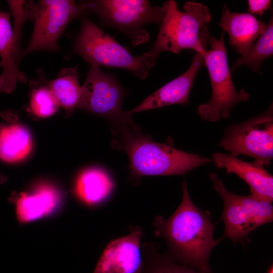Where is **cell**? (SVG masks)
Here are the masks:
<instances>
[{"label":"cell","mask_w":273,"mask_h":273,"mask_svg":"<svg viewBox=\"0 0 273 273\" xmlns=\"http://www.w3.org/2000/svg\"><path fill=\"white\" fill-rule=\"evenodd\" d=\"M272 104L263 113L232 124L224 131L218 146L237 157H252L253 162L268 166L273 158Z\"/></svg>","instance_id":"ba28073f"},{"label":"cell","mask_w":273,"mask_h":273,"mask_svg":"<svg viewBox=\"0 0 273 273\" xmlns=\"http://www.w3.org/2000/svg\"><path fill=\"white\" fill-rule=\"evenodd\" d=\"M266 273H273V267L272 265L270 266L268 269Z\"/></svg>","instance_id":"cb8c5ba5"},{"label":"cell","mask_w":273,"mask_h":273,"mask_svg":"<svg viewBox=\"0 0 273 273\" xmlns=\"http://www.w3.org/2000/svg\"><path fill=\"white\" fill-rule=\"evenodd\" d=\"M224 32L222 30L219 40L210 36L202 52L212 95L208 102L199 105L197 112L202 120L211 122L229 117L236 104L248 100L250 96L245 90L238 92L235 88L228 65Z\"/></svg>","instance_id":"8992f818"},{"label":"cell","mask_w":273,"mask_h":273,"mask_svg":"<svg viewBox=\"0 0 273 273\" xmlns=\"http://www.w3.org/2000/svg\"><path fill=\"white\" fill-rule=\"evenodd\" d=\"M155 243H147L142 247L145 263L144 273H212L193 269L179 263L166 254L159 253Z\"/></svg>","instance_id":"ffe728a7"},{"label":"cell","mask_w":273,"mask_h":273,"mask_svg":"<svg viewBox=\"0 0 273 273\" xmlns=\"http://www.w3.org/2000/svg\"><path fill=\"white\" fill-rule=\"evenodd\" d=\"M33 31L22 56L36 51H58V41L68 24L84 15L81 1H39Z\"/></svg>","instance_id":"9c48e42d"},{"label":"cell","mask_w":273,"mask_h":273,"mask_svg":"<svg viewBox=\"0 0 273 273\" xmlns=\"http://www.w3.org/2000/svg\"><path fill=\"white\" fill-rule=\"evenodd\" d=\"M30 106L35 115L42 118L53 115L60 107L49 87L46 86L39 87L33 91Z\"/></svg>","instance_id":"7402d4cb"},{"label":"cell","mask_w":273,"mask_h":273,"mask_svg":"<svg viewBox=\"0 0 273 273\" xmlns=\"http://www.w3.org/2000/svg\"><path fill=\"white\" fill-rule=\"evenodd\" d=\"M59 196L51 186H42L33 193H22L16 204V212L20 222L26 223L50 214L57 206Z\"/></svg>","instance_id":"2e32d148"},{"label":"cell","mask_w":273,"mask_h":273,"mask_svg":"<svg viewBox=\"0 0 273 273\" xmlns=\"http://www.w3.org/2000/svg\"><path fill=\"white\" fill-rule=\"evenodd\" d=\"M85 14H94L104 26L119 30L131 39L133 46L146 43L149 35L144 27L160 25L168 1L161 6H152L146 0H95L82 1Z\"/></svg>","instance_id":"5b68a950"},{"label":"cell","mask_w":273,"mask_h":273,"mask_svg":"<svg viewBox=\"0 0 273 273\" xmlns=\"http://www.w3.org/2000/svg\"><path fill=\"white\" fill-rule=\"evenodd\" d=\"M73 52L90 66L124 69L141 79L148 76L157 58L150 52L133 56L113 37L86 18L81 20Z\"/></svg>","instance_id":"277c9868"},{"label":"cell","mask_w":273,"mask_h":273,"mask_svg":"<svg viewBox=\"0 0 273 273\" xmlns=\"http://www.w3.org/2000/svg\"><path fill=\"white\" fill-rule=\"evenodd\" d=\"M32 140L28 131L18 124L0 126V159L7 163L21 160L29 153Z\"/></svg>","instance_id":"d6986e66"},{"label":"cell","mask_w":273,"mask_h":273,"mask_svg":"<svg viewBox=\"0 0 273 273\" xmlns=\"http://www.w3.org/2000/svg\"><path fill=\"white\" fill-rule=\"evenodd\" d=\"M115 145L127 154L130 176L184 175L212 162L211 158L188 153L154 141L131 118L113 125Z\"/></svg>","instance_id":"7a4b0ae2"},{"label":"cell","mask_w":273,"mask_h":273,"mask_svg":"<svg viewBox=\"0 0 273 273\" xmlns=\"http://www.w3.org/2000/svg\"><path fill=\"white\" fill-rule=\"evenodd\" d=\"M109 175L100 168L83 170L78 176L75 192L78 198L88 205L99 203L107 198L114 188Z\"/></svg>","instance_id":"ac0fdd59"},{"label":"cell","mask_w":273,"mask_h":273,"mask_svg":"<svg viewBox=\"0 0 273 273\" xmlns=\"http://www.w3.org/2000/svg\"><path fill=\"white\" fill-rule=\"evenodd\" d=\"M209 177L223 202L220 217L224 224L223 238L236 243L256 228L272 221L271 202L251 194L244 196L231 192L216 173L210 172Z\"/></svg>","instance_id":"52a82bcc"},{"label":"cell","mask_w":273,"mask_h":273,"mask_svg":"<svg viewBox=\"0 0 273 273\" xmlns=\"http://www.w3.org/2000/svg\"><path fill=\"white\" fill-rule=\"evenodd\" d=\"M2 111L0 110V116L2 115Z\"/></svg>","instance_id":"d4e9b609"},{"label":"cell","mask_w":273,"mask_h":273,"mask_svg":"<svg viewBox=\"0 0 273 273\" xmlns=\"http://www.w3.org/2000/svg\"><path fill=\"white\" fill-rule=\"evenodd\" d=\"M248 11L249 13L261 16L270 7L271 1L269 0H249Z\"/></svg>","instance_id":"603a6c76"},{"label":"cell","mask_w":273,"mask_h":273,"mask_svg":"<svg viewBox=\"0 0 273 273\" xmlns=\"http://www.w3.org/2000/svg\"><path fill=\"white\" fill-rule=\"evenodd\" d=\"M273 19L270 18L264 32L258 38L248 53L241 56L234 63L231 71H234L243 65H248L257 71L263 61L272 55Z\"/></svg>","instance_id":"44dd1931"},{"label":"cell","mask_w":273,"mask_h":273,"mask_svg":"<svg viewBox=\"0 0 273 273\" xmlns=\"http://www.w3.org/2000/svg\"><path fill=\"white\" fill-rule=\"evenodd\" d=\"M49 88L60 106L67 111L82 108L86 95L85 86L80 85L76 67L64 68L50 81Z\"/></svg>","instance_id":"e0dca14e"},{"label":"cell","mask_w":273,"mask_h":273,"mask_svg":"<svg viewBox=\"0 0 273 273\" xmlns=\"http://www.w3.org/2000/svg\"><path fill=\"white\" fill-rule=\"evenodd\" d=\"M143 231L132 226L126 236L111 241L104 250L93 273H144L141 247Z\"/></svg>","instance_id":"8fae6325"},{"label":"cell","mask_w":273,"mask_h":273,"mask_svg":"<svg viewBox=\"0 0 273 273\" xmlns=\"http://www.w3.org/2000/svg\"><path fill=\"white\" fill-rule=\"evenodd\" d=\"M83 85L86 95L83 109L107 119L112 124L131 117L128 111L122 109L124 92L120 84L100 67L90 66Z\"/></svg>","instance_id":"30bf717a"},{"label":"cell","mask_w":273,"mask_h":273,"mask_svg":"<svg viewBox=\"0 0 273 273\" xmlns=\"http://www.w3.org/2000/svg\"><path fill=\"white\" fill-rule=\"evenodd\" d=\"M0 93H10L15 90L18 82L24 83L27 78L18 64L22 55L15 46L10 14L0 11Z\"/></svg>","instance_id":"9a60e30c"},{"label":"cell","mask_w":273,"mask_h":273,"mask_svg":"<svg viewBox=\"0 0 273 273\" xmlns=\"http://www.w3.org/2000/svg\"><path fill=\"white\" fill-rule=\"evenodd\" d=\"M203 50L196 52L192 64L186 71L151 94L136 107L128 111L129 114L132 115L139 112L174 104L184 106L188 104L195 78L200 69L205 66Z\"/></svg>","instance_id":"7c38bea8"},{"label":"cell","mask_w":273,"mask_h":273,"mask_svg":"<svg viewBox=\"0 0 273 273\" xmlns=\"http://www.w3.org/2000/svg\"><path fill=\"white\" fill-rule=\"evenodd\" d=\"M211 159L217 168L224 169L228 173H234L245 181L251 194L272 202L273 176L264 166L220 152H214Z\"/></svg>","instance_id":"4fadbf2b"},{"label":"cell","mask_w":273,"mask_h":273,"mask_svg":"<svg viewBox=\"0 0 273 273\" xmlns=\"http://www.w3.org/2000/svg\"><path fill=\"white\" fill-rule=\"evenodd\" d=\"M179 10L177 3L168 1L165 17L156 39L149 51L157 56L164 51L177 54L184 49L199 52L208 44L207 27L211 19L209 9L195 2H187Z\"/></svg>","instance_id":"3957f363"},{"label":"cell","mask_w":273,"mask_h":273,"mask_svg":"<svg viewBox=\"0 0 273 273\" xmlns=\"http://www.w3.org/2000/svg\"><path fill=\"white\" fill-rule=\"evenodd\" d=\"M219 26L228 33L230 44L241 56L248 53L266 28V24L253 14L232 12L225 5L222 9Z\"/></svg>","instance_id":"5bb4252c"},{"label":"cell","mask_w":273,"mask_h":273,"mask_svg":"<svg viewBox=\"0 0 273 273\" xmlns=\"http://www.w3.org/2000/svg\"><path fill=\"white\" fill-rule=\"evenodd\" d=\"M182 191L181 202L169 217H155L154 234L165 240L167 254L176 262L198 270L211 271L210 254L219 242L213 238L214 225L208 215L193 203L185 180Z\"/></svg>","instance_id":"6da1fadb"}]
</instances>
